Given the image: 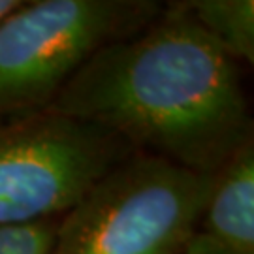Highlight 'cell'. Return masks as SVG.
Listing matches in <instances>:
<instances>
[{"instance_id":"2","label":"cell","mask_w":254,"mask_h":254,"mask_svg":"<svg viewBox=\"0 0 254 254\" xmlns=\"http://www.w3.org/2000/svg\"><path fill=\"white\" fill-rule=\"evenodd\" d=\"M211 181L213 173L132 153L63 215L51 254H181Z\"/></svg>"},{"instance_id":"8","label":"cell","mask_w":254,"mask_h":254,"mask_svg":"<svg viewBox=\"0 0 254 254\" xmlns=\"http://www.w3.org/2000/svg\"><path fill=\"white\" fill-rule=\"evenodd\" d=\"M181 254H230V253L222 251L220 247L211 243L205 236H201V234L196 232L194 237L187 243V247H185V251Z\"/></svg>"},{"instance_id":"3","label":"cell","mask_w":254,"mask_h":254,"mask_svg":"<svg viewBox=\"0 0 254 254\" xmlns=\"http://www.w3.org/2000/svg\"><path fill=\"white\" fill-rule=\"evenodd\" d=\"M160 11L149 0L23 2L0 21V123L51 108L92 55Z\"/></svg>"},{"instance_id":"6","label":"cell","mask_w":254,"mask_h":254,"mask_svg":"<svg viewBox=\"0 0 254 254\" xmlns=\"http://www.w3.org/2000/svg\"><path fill=\"white\" fill-rule=\"evenodd\" d=\"M183 4L207 36L236 63H254L253 0H192Z\"/></svg>"},{"instance_id":"5","label":"cell","mask_w":254,"mask_h":254,"mask_svg":"<svg viewBox=\"0 0 254 254\" xmlns=\"http://www.w3.org/2000/svg\"><path fill=\"white\" fill-rule=\"evenodd\" d=\"M198 234L230 254H254V139L247 137L213 173Z\"/></svg>"},{"instance_id":"1","label":"cell","mask_w":254,"mask_h":254,"mask_svg":"<svg viewBox=\"0 0 254 254\" xmlns=\"http://www.w3.org/2000/svg\"><path fill=\"white\" fill-rule=\"evenodd\" d=\"M51 108L117 136L134 153L200 173H215L253 136L237 63L183 2L96 51Z\"/></svg>"},{"instance_id":"7","label":"cell","mask_w":254,"mask_h":254,"mask_svg":"<svg viewBox=\"0 0 254 254\" xmlns=\"http://www.w3.org/2000/svg\"><path fill=\"white\" fill-rule=\"evenodd\" d=\"M59 220L0 228V254H51Z\"/></svg>"},{"instance_id":"9","label":"cell","mask_w":254,"mask_h":254,"mask_svg":"<svg viewBox=\"0 0 254 254\" xmlns=\"http://www.w3.org/2000/svg\"><path fill=\"white\" fill-rule=\"evenodd\" d=\"M23 2L21 0H0V21L9 15L15 8H19Z\"/></svg>"},{"instance_id":"4","label":"cell","mask_w":254,"mask_h":254,"mask_svg":"<svg viewBox=\"0 0 254 254\" xmlns=\"http://www.w3.org/2000/svg\"><path fill=\"white\" fill-rule=\"evenodd\" d=\"M132 153L55 108L0 123V228L63 217Z\"/></svg>"}]
</instances>
